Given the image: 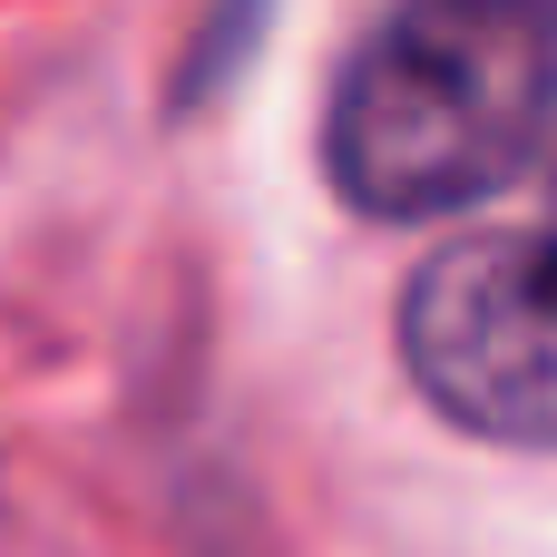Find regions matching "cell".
Masks as SVG:
<instances>
[{"mask_svg": "<svg viewBox=\"0 0 557 557\" xmlns=\"http://www.w3.org/2000/svg\"><path fill=\"white\" fill-rule=\"evenodd\" d=\"M548 137L557 0H392L323 108V166L382 225L499 196Z\"/></svg>", "mask_w": 557, "mask_h": 557, "instance_id": "obj_1", "label": "cell"}, {"mask_svg": "<svg viewBox=\"0 0 557 557\" xmlns=\"http://www.w3.org/2000/svg\"><path fill=\"white\" fill-rule=\"evenodd\" d=\"M401 362L450 431L557 450V245L450 235L401 294Z\"/></svg>", "mask_w": 557, "mask_h": 557, "instance_id": "obj_2", "label": "cell"}, {"mask_svg": "<svg viewBox=\"0 0 557 557\" xmlns=\"http://www.w3.org/2000/svg\"><path fill=\"white\" fill-rule=\"evenodd\" d=\"M548 245H557V215H548Z\"/></svg>", "mask_w": 557, "mask_h": 557, "instance_id": "obj_3", "label": "cell"}]
</instances>
